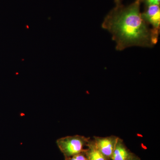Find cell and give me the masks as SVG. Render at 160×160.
Segmentation results:
<instances>
[{
	"label": "cell",
	"instance_id": "1",
	"mask_svg": "<svg viewBox=\"0 0 160 160\" xmlns=\"http://www.w3.org/2000/svg\"><path fill=\"white\" fill-rule=\"evenodd\" d=\"M141 2L135 0L128 6L116 5L102 23L103 29L112 35L118 51L132 46L152 48L158 42L160 32L150 28L143 19Z\"/></svg>",
	"mask_w": 160,
	"mask_h": 160
},
{
	"label": "cell",
	"instance_id": "2",
	"mask_svg": "<svg viewBox=\"0 0 160 160\" xmlns=\"http://www.w3.org/2000/svg\"><path fill=\"white\" fill-rule=\"evenodd\" d=\"M90 140L89 138L76 135L60 138L57 144L65 157L68 158L85 152Z\"/></svg>",
	"mask_w": 160,
	"mask_h": 160
},
{
	"label": "cell",
	"instance_id": "3",
	"mask_svg": "<svg viewBox=\"0 0 160 160\" xmlns=\"http://www.w3.org/2000/svg\"><path fill=\"white\" fill-rule=\"evenodd\" d=\"M118 138V137L114 135L106 137L94 136L92 141L98 149L108 160H110L115 148Z\"/></svg>",
	"mask_w": 160,
	"mask_h": 160
},
{
	"label": "cell",
	"instance_id": "4",
	"mask_svg": "<svg viewBox=\"0 0 160 160\" xmlns=\"http://www.w3.org/2000/svg\"><path fill=\"white\" fill-rule=\"evenodd\" d=\"M142 17L149 26H152V29L160 32V6L151 5L146 6V10L142 13Z\"/></svg>",
	"mask_w": 160,
	"mask_h": 160
},
{
	"label": "cell",
	"instance_id": "5",
	"mask_svg": "<svg viewBox=\"0 0 160 160\" xmlns=\"http://www.w3.org/2000/svg\"><path fill=\"white\" fill-rule=\"evenodd\" d=\"M133 154L126 147L123 140L118 137L110 160H128Z\"/></svg>",
	"mask_w": 160,
	"mask_h": 160
},
{
	"label": "cell",
	"instance_id": "6",
	"mask_svg": "<svg viewBox=\"0 0 160 160\" xmlns=\"http://www.w3.org/2000/svg\"><path fill=\"white\" fill-rule=\"evenodd\" d=\"M84 152L88 160H109L98 149L91 139Z\"/></svg>",
	"mask_w": 160,
	"mask_h": 160
},
{
	"label": "cell",
	"instance_id": "7",
	"mask_svg": "<svg viewBox=\"0 0 160 160\" xmlns=\"http://www.w3.org/2000/svg\"><path fill=\"white\" fill-rule=\"evenodd\" d=\"M65 160H88L85 152L70 157L65 158Z\"/></svg>",
	"mask_w": 160,
	"mask_h": 160
},
{
	"label": "cell",
	"instance_id": "8",
	"mask_svg": "<svg viewBox=\"0 0 160 160\" xmlns=\"http://www.w3.org/2000/svg\"><path fill=\"white\" fill-rule=\"evenodd\" d=\"M145 3L146 6L151 5H158L160 6V0H141Z\"/></svg>",
	"mask_w": 160,
	"mask_h": 160
},
{
	"label": "cell",
	"instance_id": "9",
	"mask_svg": "<svg viewBox=\"0 0 160 160\" xmlns=\"http://www.w3.org/2000/svg\"><path fill=\"white\" fill-rule=\"evenodd\" d=\"M128 160H141L139 158L133 153L130 158Z\"/></svg>",
	"mask_w": 160,
	"mask_h": 160
},
{
	"label": "cell",
	"instance_id": "10",
	"mask_svg": "<svg viewBox=\"0 0 160 160\" xmlns=\"http://www.w3.org/2000/svg\"><path fill=\"white\" fill-rule=\"evenodd\" d=\"M114 1L115 2L116 4V5H119V4H121V0H114Z\"/></svg>",
	"mask_w": 160,
	"mask_h": 160
}]
</instances>
